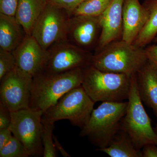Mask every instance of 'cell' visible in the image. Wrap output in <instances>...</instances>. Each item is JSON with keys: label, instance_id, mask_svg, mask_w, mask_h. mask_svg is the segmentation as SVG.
Here are the masks:
<instances>
[{"label": "cell", "instance_id": "obj_12", "mask_svg": "<svg viewBox=\"0 0 157 157\" xmlns=\"http://www.w3.org/2000/svg\"><path fill=\"white\" fill-rule=\"evenodd\" d=\"M100 30L99 17L71 16L68 21L66 40L86 50L94 44Z\"/></svg>", "mask_w": 157, "mask_h": 157}, {"label": "cell", "instance_id": "obj_11", "mask_svg": "<svg viewBox=\"0 0 157 157\" xmlns=\"http://www.w3.org/2000/svg\"><path fill=\"white\" fill-rule=\"evenodd\" d=\"M16 66L23 73L33 78L42 71L46 58L44 50L32 36L26 35L13 52Z\"/></svg>", "mask_w": 157, "mask_h": 157}, {"label": "cell", "instance_id": "obj_19", "mask_svg": "<svg viewBox=\"0 0 157 157\" xmlns=\"http://www.w3.org/2000/svg\"><path fill=\"white\" fill-rule=\"evenodd\" d=\"M143 5L147 10L148 17L133 44L142 48L153 41L157 35V0H144Z\"/></svg>", "mask_w": 157, "mask_h": 157}, {"label": "cell", "instance_id": "obj_30", "mask_svg": "<svg viewBox=\"0 0 157 157\" xmlns=\"http://www.w3.org/2000/svg\"><path fill=\"white\" fill-rule=\"evenodd\" d=\"M53 140L54 142L55 146L57 151L59 152L64 157H70L71 155L64 149L61 144L59 142L58 140L57 137L53 135Z\"/></svg>", "mask_w": 157, "mask_h": 157}, {"label": "cell", "instance_id": "obj_31", "mask_svg": "<svg viewBox=\"0 0 157 157\" xmlns=\"http://www.w3.org/2000/svg\"><path fill=\"white\" fill-rule=\"evenodd\" d=\"M153 41L154 42H157V35L155 37V39H154Z\"/></svg>", "mask_w": 157, "mask_h": 157}, {"label": "cell", "instance_id": "obj_32", "mask_svg": "<svg viewBox=\"0 0 157 157\" xmlns=\"http://www.w3.org/2000/svg\"><path fill=\"white\" fill-rule=\"evenodd\" d=\"M154 130H155V132L157 133V123L156 124V125L155 128Z\"/></svg>", "mask_w": 157, "mask_h": 157}, {"label": "cell", "instance_id": "obj_29", "mask_svg": "<svg viewBox=\"0 0 157 157\" xmlns=\"http://www.w3.org/2000/svg\"><path fill=\"white\" fill-rule=\"evenodd\" d=\"M142 148L143 157H157V145L153 144H147Z\"/></svg>", "mask_w": 157, "mask_h": 157}, {"label": "cell", "instance_id": "obj_8", "mask_svg": "<svg viewBox=\"0 0 157 157\" xmlns=\"http://www.w3.org/2000/svg\"><path fill=\"white\" fill-rule=\"evenodd\" d=\"M92 57L89 51L63 40L46 50L45 64L40 73L58 74L78 68L84 69L91 65Z\"/></svg>", "mask_w": 157, "mask_h": 157}, {"label": "cell", "instance_id": "obj_6", "mask_svg": "<svg viewBox=\"0 0 157 157\" xmlns=\"http://www.w3.org/2000/svg\"><path fill=\"white\" fill-rule=\"evenodd\" d=\"M95 103L81 86L66 93L43 113L42 118L53 123L67 120L81 128L89 119Z\"/></svg>", "mask_w": 157, "mask_h": 157}, {"label": "cell", "instance_id": "obj_9", "mask_svg": "<svg viewBox=\"0 0 157 157\" xmlns=\"http://www.w3.org/2000/svg\"><path fill=\"white\" fill-rule=\"evenodd\" d=\"M70 17L67 11L47 1L31 36L46 51L55 43L67 40V26Z\"/></svg>", "mask_w": 157, "mask_h": 157}, {"label": "cell", "instance_id": "obj_2", "mask_svg": "<svg viewBox=\"0 0 157 157\" xmlns=\"http://www.w3.org/2000/svg\"><path fill=\"white\" fill-rule=\"evenodd\" d=\"M128 101L102 102L93 109L89 119L81 128L79 136L86 137L99 148L107 147L121 130Z\"/></svg>", "mask_w": 157, "mask_h": 157}, {"label": "cell", "instance_id": "obj_25", "mask_svg": "<svg viewBox=\"0 0 157 157\" xmlns=\"http://www.w3.org/2000/svg\"><path fill=\"white\" fill-rule=\"evenodd\" d=\"M19 0H0V13L15 16Z\"/></svg>", "mask_w": 157, "mask_h": 157}, {"label": "cell", "instance_id": "obj_10", "mask_svg": "<svg viewBox=\"0 0 157 157\" xmlns=\"http://www.w3.org/2000/svg\"><path fill=\"white\" fill-rule=\"evenodd\" d=\"M33 79L16 66L0 80V102L11 112L28 109Z\"/></svg>", "mask_w": 157, "mask_h": 157}, {"label": "cell", "instance_id": "obj_23", "mask_svg": "<svg viewBox=\"0 0 157 157\" xmlns=\"http://www.w3.org/2000/svg\"><path fill=\"white\" fill-rule=\"evenodd\" d=\"M16 67V60L13 52L0 48V80Z\"/></svg>", "mask_w": 157, "mask_h": 157}, {"label": "cell", "instance_id": "obj_24", "mask_svg": "<svg viewBox=\"0 0 157 157\" xmlns=\"http://www.w3.org/2000/svg\"><path fill=\"white\" fill-rule=\"evenodd\" d=\"M86 1L87 0H47L49 2L67 11L70 16L78 6Z\"/></svg>", "mask_w": 157, "mask_h": 157}, {"label": "cell", "instance_id": "obj_7", "mask_svg": "<svg viewBox=\"0 0 157 157\" xmlns=\"http://www.w3.org/2000/svg\"><path fill=\"white\" fill-rule=\"evenodd\" d=\"M43 111L29 108L11 112L9 128L25 147L30 156H43L42 140Z\"/></svg>", "mask_w": 157, "mask_h": 157}, {"label": "cell", "instance_id": "obj_17", "mask_svg": "<svg viewBox=\"0 0 157 157\" xmlns=\"http://www.w3.org/2000/svg\"><path fill=\"white\" fill-rule=\"evenodd\" d=\"M47 0H19L15 17L27 35L31 36L32 31Z\"/></svg>", "mask_w": 157, "mask_h": 157}, {"label": "cell", "instance_id": "obj_15", "mask_svg": "<svg viewBox=\"0 0 157 157\" xmlns=\"http://www.w3.org/2000/svg\"><path fill=\"white\" fill-rule=\"evenodd\" d=\"M136 76L140 99L157 118V67L147 61Z\"/></svg>", "mask_w": 157, "mask_h": 157}, {"label": "cell", "instance_id": "obj_18", "mask_svg": "<svg viewBox=\"0 0 157 157\" xmlns=\"http://www.w3.org/2000/svg\"><path fill=\"white\" fill-rule=\"evenodd\" d=\"M97 151L111 157H143L142 151L135 147L128 135L121 130L108 146Z\"/></svg>", "mask_w": 157, "mask_h": 157}, {"label": "cell", "instance_id": "obj_13", "mask_svg": "<svg viewBox=\"0 0 157 157\" xmlns=\"http://www.w3.org/2000/svg\"><path fill=\"white\" fill-rule=\"evenodd\" d=\"M124 2V0H112L106 10L99 16L101 32L98 52L122 37Z\"/></svg>", "mask_w": 157, "mask_h": 157}, {"label": "cell", "instance_id": "obj_14", "mask_svg": "<svg viewBox=\"0 0 157 157\" xmlns=\"http://www.w3.org/2000/svg\"><path fill=\"white\" fill-rule=\"evenodd\" d=\"M147 17V10L139 0H124L122 40L133 44L145 25Z\"/></svg>", "mask_w": 157, "mask_h": 157}, {"label": "cell", "instance_id": "obj_20", "mask_svg": "<svg viewBox=\"0 0 157 157\" xmlns=\"http://www.w3.org/2000/svg\"><path fill=\"white\" fill-rule=\"evenodd\" d=\"M112 0H87L78 6L70 14L73 16L99 17L109 6Z\"/></svg>", "mask_w": 157, "mask_h": 157}, {"label": "cell", "instance_id": "obj_28", "mask_svg": "<svg viewBox=\"0 0 157 157\" xmlns=\"http://www.w3.org/2000/svg\"><path fill=\"white\" fill-rule=\"evenodd\" d=\"M13 135L9 128L0 130V149L5 146L11 138Z\"/></svg>", "mask_w": 157, "mask_h": 157}, {"label": "cell", "instance_id": "obj_26", "mask_svg": "<svg viewBox=\"0 0 157 157\" xmlns=\"http://www.w3.org/2000/svg\"><path fill=\"white\" fill-rule=\"evenodd\" d=\"M11 121V111L8 107L0 102V130L9 128Z\"/></svg>", "mask_w": 157, "mask_h": 157}, {"label": "cell", "instance_id": "obj_4", "mask_svg": "<svg viewBox=\"0 0 157 157\" xmlns=\"http://www.w3.org/2000/svg\"><path fill=\"white\" fill-rule=\"evenodd\" d=\"M132 76L104 72L90 65L83 69L82 86L95 103L123 102L128 98Z\"/></svg>", "mask_w": 157, "mask_h": 157}, {"label": "cell", "instance_id": "obj_27", "mask_svg": "<svg viewBox=\"0 0 157 157\" xmlns=\"http://www.w3.org/2000/svg\"><path fill=\"white\" fill-rule=\"evenodd\" d=\"M144 49L147 61L157 67V45H151Z\"/></svg>", "mask_w": 157, "mask_h": 157}, {"label": "cell", "instance_id": "obj_1", "mask_svg": "<svg viewBox=\"0 0 157 157\" xmlns=\"http://www.w3.org/2000/svg\"><path fill=\"white\" fill-rule=\"evenodd\" d=\"M83 77L81 68L58 74L39 73L33 78L29 108L45 112L66 93L81 86Z\"/></svg>", "mask_w": 157, "mask_h": 157}, {"label": "cell", "instance_id": "obj_22", "mask_svg": "<svg viewBox=\"0 0 157 157\" xmlns=\"http://www.w3.org/2000/svg\"><path fill=\"white\" fill-rule=\"evenodd\" d=\"M29 156L22 142L14 135L5 146L0 149V157Z\"/></svg>", "mask_w": 157, "mask_h": 157}, {"label": "cell", "instance_id": "obj_3", "mask_svg": "<svg viewBox=\"0 0 157 157\" xmlns=\"http://www.w3.org/2000/svg\"><path fill=\"white\" fill-rule=\"evenodd\" d=\"M147 62L144 49L121 39L111 42L93 56L91 65L104 72L132 76Z\"/></svg>", "mask_w": 157, "mask_h": 157}, {"label": "cell", "instance_id": "obj_21", "mask_svg": "<svg viewBox=\"0 0 157 157\" xmlns=\"http://www.w3.org/2000/svg\"><path fill=\"white\" fill-rule=\"evenodd\" d=\"M42 140L43 147V157L57 156V150L53 140V132L55 123L42 118Z\"/></svg>", "mask_w": 157, "mask_h": 157}, {"label": "cell", "instance_id": "obj_16", "mask_svg": "<svg viewBox=\"0 0 157 157\" xmlns=\"http://www.w3.org/2000/svg\"><path fill=\"white\" fill-rule=\"evenodd\" d=\"M26 35L15 17L0 13V48L14 51Z\"/></svg>", "mask_w": 157, "mask_h": 157}, {"label": "cell", "instance_id": "obj_5", "mask_svg": "<svg viewBox=\"0 0 157 157\" xmlns=\"http://www.w3.org/2000/svg\"><path fill=\"white\" fill-rule=\"evenodd\" d=\"M136 74L132 76L128 107L121 130L128 135L135 147L140 150L147 144L157 145V133L152 127L151 120L140 99Z\"/></svg>", "mask_w": 157, "mask_h": 157}]
</instances>
